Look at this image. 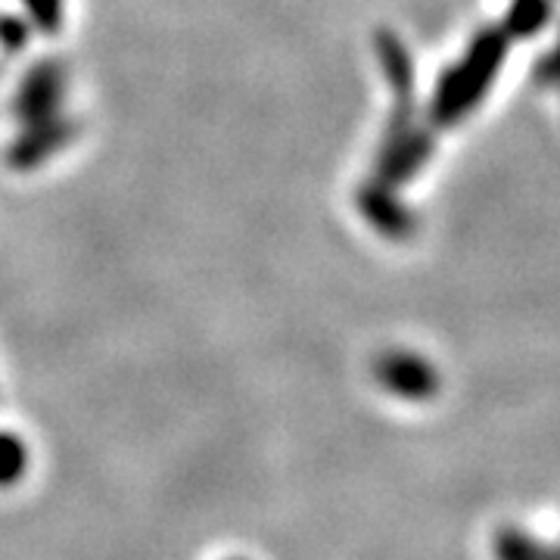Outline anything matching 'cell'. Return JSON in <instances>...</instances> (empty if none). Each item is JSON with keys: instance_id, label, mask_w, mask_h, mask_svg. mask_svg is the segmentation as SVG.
<instances>
[{"instance_id": "277c9868", "label": "cell", "mask_w": 560, "mask_h": 560, "mask_svg": "<svg viewBox=\"0 0 560 560\" xmlns=\"http://www.w3.org/2000/svg\"><path fill=\"white\" fill-rule=\"evenodd\" d=\"M28 448L16 433H0V489H16L28 474Z\"/></svg>"}, {"instance_id": "3957f363", "label": "cell", "mask_w": 560, "mask_h": 560, "mask_svg": "<svg viewBox=\"0 0 560 560\" xmlns=\"http://www.w3.org/2000/svg\"><path fill=\"white\" fill-rule=\"evenodd\" d=\"M495 560H560V541L533 536L523 526H501L492 539Z\"/></svg>"}, {"instance_id": "8992f818", "label": "cell", "mask_w": 560, "mask_h": 560, "mask_svg": "<svg viewBox=\"0 0 560 560\" xmlns=\"http://www.w3.org/2000/svg\"><path fill=\"white\" fill-rule=\"evenodd\" d=\"M234 560H241V558H234Z\"/></svg>"}, {"instance_id": "5b68a950", "label": "cell", "mask_w": 560, "mask_h": 560, "mask_svg": "<svg viewBox=\"0 0 560 560\" xmlns=\"http://www.w3.org/2000/svg\"><path fill=\"white\" fill-rule=\"evenodd\" d=\"M545 20H548L545 0H517L508 13V32L514 38H526V35H536Z\"/></svg>"}, {"instance_id": "7a4b0ae2", "label": "cell", "mask_w": 560, "mask_h": 560, "mask_svg": "<svg viewBox=\"0 0 560 560\" xmlns=\"http://www.w3.org/2000/svg\"><path fill=\"white\" fill-rule=\"evenodd\" d=\"M377 381L383 389L405 401H427L440 389V374L433 364L415 352H393L377 361Z\"/></svg>"}, {"instance_id": "6da1fadb", "label": "cell", "mask_w": 560, "mask_h": 560, "mask_svg": "<svg viewBox=\"0 0 560 560\" xmlns=\"http://www.w3.org/2000/svg\"><path fill=\"white\" fill-rule=\"evenodd\" d=\"M504 60V35L499 32H486L470 47V54L464 57L460 66H455L440 88L436 97V116L442 121H455L458 116H467L480 97L489 91V84L499 72Z\"/></svg>"}]
</instances>
